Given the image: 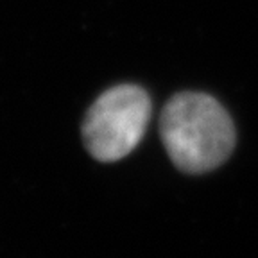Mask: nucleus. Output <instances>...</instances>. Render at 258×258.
<instances>
[{
    "label": "nucleus",
    "mask_w": 258,
    "mask_h": 258,
    "mask_svg": "<svg viewBox=\"0 0 258 258\" xmlns=\"http://www.w3.org/2000/svg\"><path fill=\"white\" fill-rule=\"evenodd\" d=\"M151 109L149 95L140 86L118 85L106 90L83 122V140L88 153L99 161L127 156L144 138Z\"/></svg>",
    "instance_id": "obj_2"
},
{
    "label": "nucleus",
    "mask_w": 258,
    "mask_h": 258,
    "mask_svg": "<svg viewBox=\"0 0 258 258\" xmlns=\"http://www.w3.org/2000/svg\"><path fill=\"white\" fill-rule=\"evenodd\" d=\"M160 133L174 165L183 172H208L230 156L235 127L230 115L214 97L181 92L165 104Z\"/></svg>",
    "instance_id": "obj_1"
}]
</instances>
